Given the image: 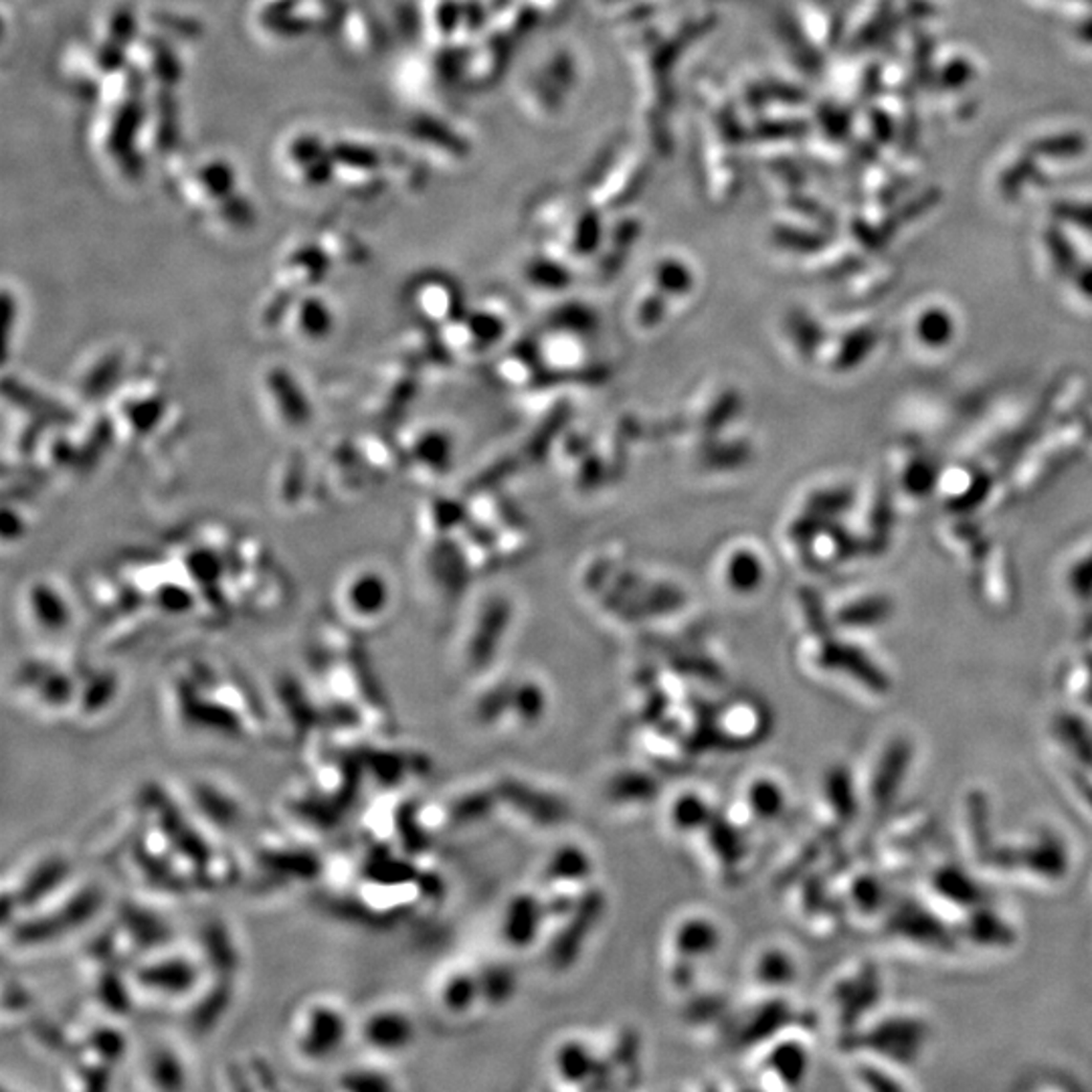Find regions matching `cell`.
I'll return each mask as SVG.
<instances>
[{
	"instance_id": "obj_44",
	"label": "cell",
	"mask_w": 1092,
	"mask_h": 1092,
	"mask_svg": "<svg viewBox=\"0 0 1092 1092\" xmlns=\"http://www.w3.org/2000/svg\"><path fill=\"white\" fill-rule=\"evenodd\" d=\"M1046 247H1048V253L1054 261V268L1061 275H1070V273H1076L1078 270V259H1076V251L1072 247V243L1066 240V235L1062 233L1059 227H1050L1046 231Z\"/></svg>"
},
{
	"instance_id": "obj_7",
	"label": "cell",
	"mask_w": 1092,
	"mask_h": 1092,
	"mask_svg": "<svg viewBox=\"0 0 1092 1092\" xmlns=\"http://www.w3.org/2000/svg\"><path fill=\"white\" fill-rule=\"evenodd\" d=\"M128 65V51L97 37L71 43L61 58V73L73 88L97 93L101 82Z\"/></svg>"
},
{
	"instance_id": "obj_36",
	"label": "cell",
	"mask_w": 1092,
	"mask_h": 1092,
	"mask_svg": "<svg viewBox=\"0 0 1092 1092\" xmlns=\"http://www.w3.org/2000/svg\"><path fill=\"white\" fill-rule=\"evenodd\" d=\"M545 710L546 698L537 684H524L513 692L510 712H515L518 716L516 723H520L522 727H537L543 721Z\"/></svg>"
},
{
	"instance_id": "obj_19",
	"label": "cell",
	"mask_w": 1092,
	"mask_h": 1092,
	"mask_svg": "<svg viewBox=\"0 0 1092 1092\" xmlns=\"http://www.w3.org/2000/svg\"><path fill=\"white\" fill-rule=\"evenodd\" d=\"M439 1009L448 1016H468L482 1001V985L478 971L455 968L450 970L435 987Z\"/></svg>"
},
{
	"instance_id": "obj_5",
	"label": "cell",
	"mask_w": 1092,
	"mask_h": 1092,
	"mask_svg": "<svg viewBox=\"0 0 1092 1092\" xmlns=\"http://www.w3.org/2000/svg\"><path fill=\"white\" fill-rule=\"evenodd\" d=\"M277 164L300 188H322L334 181L333 144L312 130H294L277 146Z\"/></svg>"
},
{
	"instance_id": "obj_2",
	"label": "cell",
	"mask_w": 1092,
	"mask_h": 1092,
	"mask_svg": "<svg viewBox=\"0 0 1092 1092\" xmlns=\"http://www.w3.org/2000/svg\"><path fill=\"white\" fill-rule=\"evenodd\" d=\"M142 106H97L91 123V146L99 162L120 181H136L142 175L144 156L140 151Z\"/></svg>"
},
{
	"instance_id": "obj_14",
	"label": "cell",
	"mask_w": 1092,
	"mask_h": 1092,
	"mask_svg": "<svg viewBox=\"0 0 1092 1092\" xmlns=\"http://www.w3.org/2000/svg\"><path fill=\"white\" fill-rule=\"evenodd\" d=\"M498 799L508 803L518 814L526 816L539 825H559L569 818V810L563 799L546 793L543 789L530 788L528 783L504 779L498 783Z\"/></svg>"
},
{
	"instance_id": "obj_17",
	"label": "cell",
	"mask_w": 1092,
	"mask_h": 1092,
	"mask_svg": "<svg viewBox=\"0 0 1092 1092\" xmlns=\"http://www.w3.org/2000/svg\"><path fill=\"white\" fill-rule=\"evenodd\" d=\"M910 758L912 745L907 738H894L884 747L870 781V803H877L880 807L892 803V799L903 788L901 783L909 775Z\"/></svg>"
},
{
	"instance_id": "obj_52",
	"label": "cell",
	"mask_w": 1092,
	"mask_h": 1092,
	"mask_svg": "<svg viewBox=\"0 0 1092 1092\" xmlns=\"http://www.w3.org/2000/svg\"><path fill=\"white\" fill-rule=\"evenodd\" d=\"M907 184H909V181L894 182V184H892V186L888 188V195H882V197H880V199H882V203H884V205H886L888 201H890V203H894V201H896V199H898V197H901V195H903V192L907 190Z\"/></svg>"
},
{
	"instance_id": "obj_13",
	"label": "cell",
	"mask_w": 1092,
	"mask_h": 1092,
	"mask_svg": "<svg viewBox=\"0 0 1092 1092\" xmlns=\"http://www.w3.org/2000/svg\"><path fill=\"white\" fill-rule=\"evenodd\" d=\"M251 25L264 41L275 45L300 41L312 30L300 0H259L251 10Z\"/></svg>"
},
{
	"instance_id": "obj_38",
	"label": "cell",
	"mask_w": 1092,
	"mask_h": 1092,
	"mask_svg": "<svg viewBox=\"0 0 1092 1092\" xmlns=\"http://www.w3.org/2000/svg\"><path fill=\"white\" fill-rule=\"evenodd\" d=\"M1038 175V158L1031 152H1024L1007 170L1001 175L1000 192L1007 201H1014L1022 195L1028 182L1033 181Z\"/></svg>"
},
{
	"instance_id": "obj_30",
	"label": "cell",
	"mask_w": 1092,
	"mask_h": 1092,
	"mask_svg": "<svg viewBox=\"0 0 1092 1092\" xmlns=\"http://www.w3.org/2000/svg\"><path fill=\"white\" fill-rule=\"evenodd\" d=\"M933 888L937 892V896H940L942 901L947 903H957L961 907H971V909H977V901H979V888L973 884V880L961 872V870H937L935 879H933Z\"/></svg>"
},
{
	"instance_id": "obj_51",
	"label": "cell",
	"mask_w": 1092,
	"mask_h": 1092,
	"mask_svg": "<svg viewBox=\"0 0 1092 1092\" xmlns=\"http://www.w3.org/2000/svg\"><path fill=\"white\" fill-rule=\"evenodd\" d=\"M1076 286L1078 290L1092 300V266H1085L1076 270Z\"/></svg>"
},
{
	"instance_id": "obj_34",
	"label": "cell",
	"mask_w": 1092,
	"mask_h": 1092,
	"mask_svg": "<svg viewBox=\"0 0 1092 1092\" xmlns=\"http://www.w3.org/2000/svg\"><path fill=\"white\" fill-rule=\"evenodd\" d=\"M894 1070L896 1066L866 1054V1059L856 1064L854 1074L856 1080H860L870 1091H901L907 1085L894 1074Z\"/></svg>"
},
{
	"instance_id": "obj_49",
	"label": "cell",
	"mask_w": 1092,
	"mask_h": 1092,
	"mask_svg": "<svg viewBox=\"0 0 1092 1092\" xmlns=\"http://www.w3.org/2000/svg\"><path fill=\"white\" fill-rule=\"evenodd\" d=\"M933 482H935V474H933V470L927 463L912 465L909 474L905 476V485L909 487L910 492H914L916 496H920V492L925 494L933 485Z\"/></svg>"
},
{
	"instance_id": "obj_29",
	"label": "cell",
	"mask_w": 1092,
	"mask_h": 1092,
	"mask_svg": "<svg viewBox=\"0 0 1092 1092\" xmlns=\"http://www.w3.org/2000/svg\"><path fill=\"white\" fill-rule=\"evenodd\" d=\"M656 781L639 771H625L619 775H613V779L607 786V793L613 799V803H650V799L656 795Z\"/></svg>"
},
{
	"instance_id": "obj_28",
	"label": "cell",
	"mask_w": 1092,
	"mask_h": 1092,
	"mask_svg": "<svg viewBox=\"0 0 1092 1092\" xmlns=\"http://www.w3.org/2000/svg\"><path fill=\"white\" fill-rule=\"evenodd\" d=\"M712 819H714L712 807L698 793L678 795L669 810V821H672L674 829L680 834L706 832V827L712 823Z\"/></svg>"
},
{
	"instance_id": "obj_22",
	"label": "cell",
	"mask_w": 1092,
	"mask_h": 1092,
	"mask_svg": "<svg viewBox=\"0 0 1092 1092\" xmlns=\"http://www.w3.org/2000/svg\"><path fill=\"white\" fill-rule=\"evenodd\" d=\"M810 1050L799 1040H783L771 1046L765 1056V1068L786 1089L799 1087L810 1074Z\"/></svg>"
},
{
	"instance_id": "obj_48",
	"label": "cell",
	"mask_w": 1092,
	"mask_h": 1092,
	"mask_svg": "<svg viewBox=\"0 0 1092 1092\" xmlns=\"http://www.w3.org/2000/svg\"><path fill=\"white\" fill-rule=\"evenodd\" d=\"M322 243H324V249H340L336 253V257L340 259H357L359 253H361V245L359 242H352L350 240V233H344L342 229H328L326 233H322Z\"/></svg>"
},
{
	"instance_id": "obj_21",
	"label": "cell",
	"mask_w": 1092,
	"mask_h": 1092,
	"mask_svg": "<svg viewBox=\"0 0 1092 1092\" xmlns=\"http://www.w3.org/2000/svg\"><path fill=\"white\" fill-rule=\"evenodd\" d=\"M554 1070L559 1078L571 1085H583V1087H597L599 1085V1059L587 1046V1042L581 1040H567L563 1042L554 1052Z\"/></svg>"
},
{
	"instance_id": "obj_11",
	"label": "cell",
	"mask_w": 1092,
	"mask_h": 1092,
	"mask_svg": "<svg viewBox=\"0 0 1092 1092\" xmlns=\"http://www.w3.org/2000/svg\"><path fill=\"white\" fill-rule=\"evenodd\" d=\"M604 907L606 896L601 894V890L589 888L585 890L581 901H576L573 909L563 916L565 925L548 947V963L554 970H569L575 963L583 945L591 937L597 920L601 918Z\"/></svg>"
},
{
	"instance_id": "obj_18",
	"label": "cell",
	"mask_w": 1092,
	"mask_h": 1092,
	"mask_svg": "<svg viewBox=\"0 0 1092 1092\" xmlns=\"http://www.w3.org/2000/svg\"><path fill=\"white\" fill-rule=\"evenodd\" d=\"M338 30L357 55L368 58L383 47V25L370 0H346Z\"/></svg>"
},
{
	"instance_id": "obj_31",
	"label": "cell",
	"mask_w": 1092,
	"mask_h": 1092,
	"mask_svg": "<svg viewBox=\"0 0 1092 1092\" xmlns=\"http://www.w3.org/2000/svg\"><path fill=\"white\" fill-rule=\"evenodd\" d=\"M146 1072L152 1078L154 1089H182L186 1087L184 1066L181 1056L170 1048L154 1050L146 1064Z\"/></svg>"
},
{
	"instance_id": "obj_37",
	"label": "cell",
	"mask_w": 1092,
	"mask_h": 1092,
	"mask_svg": "<svg viewBox=\"0 0 1092 1092\" xmlns=\"http://www.w3.org/2000/svg\"><path fill=\"white\" fill-rule=\"evenodd\" d=\"M338 1087L346 1091H387L394 1089L393 1076L379 1066H355L338 1078Z\"/></svg>"
},
{
	"instance_id": "obj_15",
	"label": "cell",
	"mask_w": 1092,
	"mask_h": 1092,
	"mask_svg": "<svg viewBox=\"0 0 1092 1092\" xmlns=\"http://www.w3.org/2000/svg\"><path fill=\"white\" fill-rule=\"evenodd\" d=\"M721 949V927L702 914L682 918L672 935V953L676 961L700 965L702 959Z\"/></svg>"
},
{
	"instance_id": "obj_26",
	"label": "cell",
	"mask_w": 1092,
	"mask_h": 1092,
	"mask_svg": "<svg viewBox=\"0 0 1092 1092\" xmlns=\"http://www.w3.org/2000/svg\"><path fill=\"white\" fill-rule=\"evenodd\" d=\"M205 221L221 231H245L255 223V209L251 201L243 192H233L231 197L214 203L207 211L201 212Z\"/></svg>"
},
{
	"instance_id": "obj_41",
	"label": "cell",
	"mask_w": 1092,
	"mask_h": 1092,
	"mask_svg": "<svg viewBox=\"0 0 1092 1092\" xmlns=\"http://www.w3.org/2000/svg\"><path fill=\"white\" fill-rule=\"evenodd\" d=\"M939 188H929V190H925L923 195L910 199L909 203L901 205V207L894 211V214H892V217L882 225L880 233H882L884 237H886L888 233H894L901 225H905V223H909L912 219L920 217L923 212L931 211V209L939 203Z\"/></svg>"
},
{
	"instance_id": "obj_53",
	"label": "cell",
	"mask_w": 1092,
	"mask_h": 1092,
	"mask_svg": "<svg viewBox=\"0 0 1092 1092\" xmlns=\"http://www.w3.org/2000/svg\"><path fill=\"white\" fill-rule=\"evenodd\" d=\"M1076 37H1078L1083 43L1092 45V19L1083 21V23L1076 27Z\"/></svg>"
},
{
	"instance_id": "obj_12",
	"label": "cell",
	"mask_w": 1092,
	"mask_h": 1092,
	"mask_svg": "<svg viewBox=\"0 0 1092 1092\" xmlns=\"http://www.w3.org/2000/svg\"><path fill=\"white\" fill-rule=\"evenodd\" d=\"M197 963V959L184 953L154 957L136 970L134 985L138 992L151 994V998L179 1000L197 992V979L201 977Z\"/></svg>"
},
{
	"instance_id": "obj_1",
	"label": "cell",
	"mask_w": 1092,
	"mask_h": 1092,
	"mask_svg": "<svg viewBox=\"0 0 1092 1092\" xmlns=\"http://www.w3.org/2000/svg\"><path fill=\"white\" fill-rule=\"evenodd\" d=\"M357 1020L342 1001L334 998L305 1000L290 1024V1046L305 1064H324L355 1036Z\"/></svg>"
},
{
	"instance_id": "obj_50",
	"label": "cell",
	"mask_w": 1092,
	"mask_h": 1092,
	"mask_svg": "<svg viewBox=\"0 0 1092 1092\" xmlns=\"http://www.w3.org/2000/svg\"><path fill=\"white\" fill-rule=\"evenodd\" d=\"M872 130H874V136L879 138L880 142H890L892 136H894V123L884 112H874L872 114Z\"/></svg>"
},
{
	"instance_id": "obj_25",
	"label": "cell",
	"mask_w": 1092,
	"mask_h": 1092,
	"mask_svg": "<svg viewBox=\"0 0 1092 1092\" xmlns=\"http://www.w3.org/2000/svg\"><path fill=\"white\" fill-rule=\"evenodd\" d=\"M797 961L781 947H769L758 953L755 961V981L769 989H783L795 983Z\"/></svg>"
},
{
	"instance_id": "obj_47",
	"label": "cell",
	"mask_w": 1092,
	"mask_h": 1092,
	"mask_svg": "<svg viewBox=\"0 0 1092 1092\" xmlns=\"http://www.w3.org/2000/svg\"><path fill=\"white\" fill-rule=\"evenodd\" d=\"M1052 212L1056 214V219L1066 221V223H1072L1080 229H1087L1092 231V205H1078V203H1070V201H1061L1052 207Z\"/></svg>"
},
{
	"instance_id": "obj_32",
	"label": "cell",
	"mask_w": 1092,
	"mask_h": 1092,
	"mask_svg": "<svg viewBox=\"0 0 1092 1092\" xmlns=\"http://www.w3.org/2000/svg\"><path fill=\"white\" fill-rule=\"evenodd\" d=\"M823 793L827 795V803L838 819H851L856 805H858V797H856V788L849 779L848 771H844V767H836L827 773V779L823 783Z\"/></svg>"
},
{
	"instance_id": "obj_24",
	"label": "cell",
	"mask_w": 1092,
	"mask_h": 1092,
	"mask_svg": "<svg viewBox=\"0 0 1092 1092\" xmlns=\"http://www.w3.org/2000/svg\"><path fill=\"white\" fill-rule=\"evenodd\" d=\"M593 874V862L591 856L585 848L578 846H563L556 849L545 866V880L552 886L561 884H581L587 882Z\"/></svg>"
},
{
	"instance_id": "obj_43",
	"label": "cell",
	"mask_w": 1092,
	"mask_h": 1092,
	"mask_svg": "<svg viewBox=\"0 0 1092 1092\" xmlns=\"http://www.w3.org/2000/svg\"><path fill=\"white\" fill-rule=\"evenodd\" d=\"M916 334L929 346H942L953 336V320L945 310H927L916 324Z\"/></svg>"
},
{
	"instance_id": "obj_27",
	"label": "cell",
	"mask_w": 1092,
	"mask_h": 1092,
	"mask_svg": "<svg viewBox=\"0 0 1092 1092\" xmlns=\"http://www.w3.org/2000/svg\"><path fill=\"white\" fill-rule=\"evenodd\" d=\"M747 807L758 821H775L786 812L788 795L779 781L758 777L747 789Z\"/></svg>"
},
{
	"instance_id": "obj_42",
	"label": "cell",
	"mask_w": 1092,
	"mask_h": 1092,
	"mask_svg": "<svg viewBox=\"0 0 1092 1092\" xmlns=\"http://www.w3.org/2000/svg\"><path fill=\"white\" fill-rule=\"evenodd\" d=\"M478 975L482 985V1001L500 1005L513 998L516 979L506 968H485L484 971H478Z\"/></svg>"
},
{
	"instance_id": "obj_16",
	"label": "cell",
	"mask_w": 1092,
	"mask_h": 1092,
	"mask_svg": "<svg viewBox=\"0 0 1092 1092\" xmlns=\"http://www.w3.org/2000/svg\"><path fill=\"white\" fill-rule=\"evenodd\" d=\"M548 907L534 894H518L502 914L500 935L513 949H528L539 937Z\"/></svg>"
},
{
	"instance_id": "obj_54",
	"label": "cell",
	"mask_w": 1092,
	"mask_h": 1092,
	"mask_svg": "<svg viewBox=\"0 0 1092 1092\" xmlns=\"http://www.w3.org/2000/svg\"><path fill=\"white\" fill-rule=\"evenodd\" d=\"M1089 2H1092V0H1089Z\"/></svg>"
},
{
	"instance_id": "obj_10",
	"label": "cell",
	"mask_w": 1092,
	"mask_h": 1092,
	"mask_svg": "<svg viewBox=\"0 0 1092 1092\" xmlns=\"http://www.w3.org/2000/svg\"><path fill=\"white\" fill-rule=\"evenodd\" d=\"M128 65L144 79L149 90H177L181 86L184 67L177 41L156 30L140 32L128 51Z\"/></svg>"
},
{
	"instance_id": "obj_3",
	"label": "cell",
	"mask_w": 1092,
	"mask_h": 1092,
	"mask_svg": "<svg viewBox=\"0 0 1092 1092\" xmlns=\"http://www.w3.org/2000/svg\"><path fill=\"white\" fill-rule=\"evenodd\" d=\"M170 182L184 205L207 211L214 203L237 192V175L229 160L207 156L201 160H173Z\"/></svg>"
},
{
	"instance_id": "obj_23",
	"label": "cell",
	"mask_w": 1092,
	"mask_h": 1092,
	"mask_svg": "<svg viewBox=\"0 0 1092 1092\" xmlns=\"http://www.w3.org/2000/svg\"><path fill=\"white\" fill-rule=\"evenodd\" d=\"M95 35L130 51L132 43L140 37V17L130 2H116L104 10L97 21Z\"/></svg>"
},
{
	"instance_id": "obj_33",
	"label": "cell",
	"mask_w": 1092,
	"mask_h": 1092,
	"mask_svg": "<svg viewBox=\"0 0 1092 1092\" xmlns=\"http://www.w3.org/2000/svg\"><path fill=\"white\" fill-rule=\"evenodd\" d=\"M970 935L971 940L979 942V945H987V947H1001L1005 945L1007 940L1014 939V929L1000 918L994 910L973 909V914H970Z\"/></svg>"
},
{
	"instance_id": "obj_8",
	"label": "cell",
	"mask_w": 1092,
	"mask_h": 1092,
	"mask_svg": "<svg viewBox=\"0 0 1092 1092\" xmlns=\"http://www.w3.org/2000/svg\"><path fill=\"white\" fill-rule=\"evenodd\" d=\"M177 90L151 88L146 91L140 121V151L144 158H164L181 144V106Z\"/></svg>"
},
{
	"instance_id": "obj_46",
	"label": "cell",
	"mask_w": 1092,
	"mask_h": 1092,
	"mask_svg": "<svg viewBox=\"0 0 1092 1092\" xmlns=\"http://www.w3.org/2000/svg\"><path fill=\"white\" fill-rule=\"evenodd\" d=\"M973 77V67L965 60H955L947 63L937 75L940 88L945 90H959L968 86Z\"/></svg>"
},
{
	"instance_id": "obj_9",
	"label": "cell",
	"mask_w": 1092,
	"mask_h": 1092,
	"mask_svg": "<svg viewBox=\"0 0 1092 1092\" xmlns=\"http://www.w3.org/2000/svg\"><path fill=\"white\" fill-rule=\"evenodd\" d=\"M355 1038L377 1056H396L413 1046L417 1026L407 1009L385 1003L364 1014L357 1022Z\"/></svg>"
},
{
	"instance_id": "obj_4",
	"label": "cell",
	"mask_w": 1092,
	"mask_h": 1092,
	"mask_svg": "<svg viewBox=\"0 0 1092 1092\" xmlns=\"http://www.w3.org/2000/svg\"><path fill=\"white\" fill-rule=\"evenodd\" d=\"M929 1033V1024L920 1016L892 1011L864 1033V1052L896 1068H907L923 1056Z\"/></svg>"
},
{
	"instance_id": "obj_40",
	"label": "cell",
	"mask_w": 1092,
	"mask_h": 1092,
	"mask_svg": "<svg viewBox=\"0 0 1092 1092\" xmlns=\"http://www.w3.org/2000/svg\"><path fill=\"white\" fill-rule=\"evenodd\" d=\"M149 23H151L152 30L166 35L173 41L192 39L201 30V25L192 17H186L181 13H170V10H154L149 15Z\"/></svg>"
},
{
	"instance_id": "obj_45",
	"label": "cell",
	"mask_w": 1092,
	"mask_h": 1092,
	"mask_svg": "<svg viewBox=\"0 0 1092 1092\" xmlns=\"http://www.w3.org/2000/svg\"><path fill=\"white\" fill-rule=\"evenodd\" d=\"M933 49H935V45H933L931 37H927V35L918 37L916 49H914V79H912V84L916 88L929 84L933 77V69H931Z\"/></svg>"
},
{
	"instance_id": "obj_20",
	"label": "cell",
	"mask_w": 1092,
	"mask_h": 1092,
	"mask_svg": "<svg viewBox=\"0 0 1092 1092\" xmlns=\"http://www.w3.org/2000/svg\"><path fill=\"white\" fill-rule=\"evenodd\" d=\"M880 996H882V981H880L879 973L864 970L840 981L834 998H836V1005H838L840 1014L848 1020L849 1024H856L860 1018H864L872 1009H877Z\"/></svg>"
},
{
	"instance_id": "obj_6",
	"label": "cell",
	"mask_w": 1092,
	"mask_h": 1092,
	"mask_svg": "<svg viewBox=\"0 0 1092 1092\" xmlns=\"http://www.w3.org/2000/svg\"><path fill=\"white\" fill-rule=\"evenodd\" d=\"M334 179L350 195L370 199L389 182L385 149L366 142L342 138L333 144Z\"/></svg>"
},
{
	"instance_id": "obj_35",
	"label": "cell",
	"mask_w": 1092,
	"mask_h": 1092,
	"mask_svg": "<svg viewBox=\"0 0 1092 1092\" xmlns=\"http://www.w3.org/2000/svg\"><path fill=\"white\" fill-rule=\"evenodd\" d=\"M706 834L710 836V846H714L716 858L725 864L723 868H734L743 854H745V842L736 827L727 823H712L706 827Z\"/></svg>"
},
{
	"instance_id": "obj_39",
	"label": "cell",
	"mask_w": 1092,
	"mask_h": 1092,
	"mask_svg": "<svg viewBox=\"0 0 1092 1092\" xmlns=\"http://www.w3.org/2000/svg\"><path fill=\"white\" fill-rule=\"evenodd\" d=\"M1085 149H1087V140L1080 134L1070 132V134L1040 138V140L1031 142L1028 152H1031L1036 158H1074V156L1083 154Z\"/></svg>"
}]
</instances>
